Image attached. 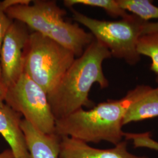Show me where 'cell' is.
<instances>
[{
	"label": "cell",
	"instance_id": "7",
	"mask_svg": "<svg viewBox=\"0 0 158 158\" xmlns=\"http://www.w3.org/2000/svg\"><path fill=\"white\" fill-rule=\"evenodd\" d=\"M23 23L14 20L6 33L0 50L1 82L7 89L23 73L24 51L30 32Z\"/></svg>",
	"mask_w": 158,
	"mask_h": 158
},
{
	"label": "cell",
	"instance_id": "21",
	"mask_svg": "<svg viewBox=\"0 0 158 158\" xmlns=\"http://www.w3.org/2000/svg\"><path fill=\"white\" fill-rule=\"evenodd\" d=\"M1 66H0V81H1Z\"/></svg>",
	"mask_w": 158,
	"mask_h": 158
},
{
	"label": "cell",
	"instance_id": "12",
	"mask_svg": "<svg viewBox=\"0 0 158 158\" xmlns=\"http://www.w3.org/2000/svg\"><path fill=\"white\" fill-rule=\"evenodd\" d=\"M118 6L125 11L142 20L148 22L152 19H158V6H154L149 0H116Z\"/></svg>",
	"mask_w": 158,
	"mask_h": 158
},
{
	"label": "cell",
	"instance_id": "17",
	"mask_svg": "<svg viewBox=\"0 0 158 158\" xmlns=\"http://www.w3.org/2000/svg\"><path fill=\"white\" fill-rule=\"evenodd\" d=\"M155 32H158V22H146L142 29L141 36Z\"/></svg>",
	"mask_w": 158,
	"mask_h": 158
},
{
	"label": "cell",
	"instance_id": "5",
	"mask_svg": "<svg viewBox=\"0 0 158 158\" xmlns=\"http://www.w3.org/2000/svg\"><path fill=\"white\" fill-rule=\"evenodd\" d=\"M72 11L74 20L89 29L95 40L106 46L112 56L123 59L130 65L140 61L137 45L146 21L133 14L118 21L99 20L74 10Z\"/></svg>",
	"mask_w": 158,
	"mask_h": 158
},
{
	"label": "cell",
	"instance_id": "15",
	"mask_svg": "<svg viewBox=\"0 0 158 158\" xmlns=\"http://www.w3.org/2000/svg\"><path fill=\"white\" fill-rule=\"evenodd\" d=\"M127 139H131L136 148L146 147L158 151V142L153 140L149 132L143 134H126Z\"/></svg>",
	"mask_w": 158,
	"mask_h": 158
},
{
	"label": "cell",
	"instance_id": "4",
	"mask_svg": "<svg viewBox=\"0 0 158 158\" xmlns=\"http://www.w3.org/2000/svg\"><path fill=\"white\" fill-rule=\"evenodd\" d=\"M72 51L36 32L29 35L24 51L23 73L45 90H52L75 59Z\"/></svg>",
	"mask_w": 158,
	"mask_h": 158
},
{
	"label": "cell",
	"instance_id": "1",
	"mask_svg": "<svg viewBox=\"0 0 158 158\" xmlns=\"http://www.w3.org/2000/svg\"><path fill=\"white\" fill-rule=\"evenodd\" d=\"M112 57L107 48L94 40L73 62L55 87L48 94V99L56 121L83 107L93 108L89 99L93 85L107 88L109 81L103 70L104 60Z\"/></svg>",
	"mask_w": 158,
	"mask_h": 158
},
{
	"label": "cell",
	"instance_id": "13",
	"mask_svg": "<svg viewBox=\"0 0 158 158\" xmlns=\"http://www.w3.org/2000/svg\"><path fill=\"white\" fill-rule=\"evenodd\" d=\"M137 51L140 55L151 58V69L158 75V32L141 36L138 40Z\"/></svg>",
	"mask_w": 158,
	"mask_h": 158
},
{
	"label": "cell",
	"instance_id": "3",
	"mask_svg": "<svg viewBox=\"0 0 158 158\" xmlns=\"http://www.w3.org/2000/svg\"><path fill=\"white\" fill-rule=\"evenodd\" d=\"M6 12L14 21L22 22L34 32L55 40L77 57L95 40L78 24L65 21L63 17L66 11L56 1L35 0L32 4L11 6Z\"/></svg>",
	"mask_w": 158,
	"mask_h": 158
},
{
	"label": "cell",
	"instance_id": "9",
	"mask_svg": "<svg viewBox=\"0 0 158 158\" xmlns=\"http://www.w3.org/2000/svg\"><path fill=\"white\" fill-rule=\"evenodd\" d=\"M21 117L19 113L6 103L0 106V134L9 145L14 158H31L21 127Z\"/></svg>",
	"mask_w": 158,
	"mask_h": 158
},
{
	"label": "cell",
	"instance_id": "14",
	"mask_svg": "<svg viewBox=\"0 0 158 158\" xmlns=\"http://www.w3.org/2000/svg\"><path fill=\"white\" fill-rule=\"evenodd\" d=\"M64 5L68 8H72L77 4L98 7L104 10L111 17L123 18L128 14L123 10L117 2L116 0H64Z\"/></svg>",
	"mask_w": 158,
	"mask_h": 158
},
{
	"label": "cell",
	"instance_id": "11",
	"mask_svg": "<svg viewBox=\"0 0 158 158\" xmlns=\"http://www.w3.org/2000/svg\"><path fill=\"white\" fill-rule=\"evenodd\" d=\"M21 127L24 133L31 158H59L61 136L40 131L23 119Z\"/></svg>",
	"mask_w": 158,
	"mask_h": 158
},
{
	"label": "cell",
	"instance_id": "8",
	"mask_svg": "<svg viewBox=\"0 0 158 158\" xmlns=\"http://www.w3.org/2000/svg\"><path fill=\"white\" fill-rule=\"evenodd\" d=\"M127 146V142L121 141L113 148L98 149L73 138L61 136L59 158H148L130 153Z\"/></svg>",
	"mask_w": 158,
	"mask_h": 158
},
{
	"label": "cell",
	"instance_id": "20",
	"mask_svg": "<svg viewBox=\"0 0 158 158\" xmlns=\"http://www.w3.org/2000/svg\"><path fill=\"white\" fill-rule=\"evenodd\" d=\"M156 81L157 82V83L158 84V75H157V77H156Z\"/></svg>",
	"mask_w": 158,
	"mask_h": 158
},
{
	"label": "cell",
	"instance_id": "16",
	"mask_svg": "<svg viewBox=\"0 0 158 158\" xmlns=\"http://www.w3.org/2000/svg\"><path fill=\"white\" fill-rule=\"evenodd\" d=\"M14 20L6 14V8L2 1H0V50L4 38Z\"/></svg>",
	"mask_w": 158,
	"mask_h": 158
},
{
	"label": "cell",
	"instance_id": "2",
	"mask_svg": "<svg viewBox=\"0 0 158 158\" xmlns=\"http://www.w3.org/2000/svg\"><path fill=\"white\" fill-rule=\"evenodd\" d=\"M131 101L129 91L120 100H109L89 110L80 108L56 120L55 133L87 143L104 141L116 145L125 136L123 119Z\"/></svg>",
	"mask_w": 158,
	"mask_h": 158
},
{
	"label": "cell",
	"instance_id": "19",
	"mask_svg": "<svg viewBox=\"0 0 158 158\" xmlns=\"http://www.w3.org/2000/svg\"><path fill=\"white\" fill-rule=\"evenodd\" d=\"M0 158H14L11 151L7 149L0 153Z\"/></svg>",
	"mask_w": 158,
	"mask_h": 158
},
{
	"label": "cell",
	"instance_id": "18",
	"mask_svg": "<svg viewBox=\"0 0 158 158\" xmlns=\"http://www.w3.org/2000/svg\"><path fill=\"white\" fill-rule=\"evenodd\" d=\"M6 87L0 81V106H2L5 104L4 99L6 96Z\"/></svg>",
	"mask_w": 158,
	"mask_h": 158
},
{
	"label": "cell",
	"instance_id": "6",
	"mask_svg": "<svg viewBox=\"0 0 158 158\" xmlns=\"http://www.w3.org/2000/svg\"><path fill=\"white\" fill-rule=\"evenodd\" d=\"M4 102L45 134L55 133V118L45 90L23 73L6 89Z\"/></svg>",
	"mask_w": 158,
	"mask_h": 158
},
{
	"label": "cell",
	"instance_id": "10",
	"mask_svg": "<svg viewBox=\"0 0 158 158\" xmlns=\"http://www.w3.org/2000/svg\"><path fill=\"white\" fill-rule=\"evenodd\" d=\"M131 101L123 119V125L158 117V87L138 85L130 91Z\"/></svg>",
	"mask_w": 158,
	"mask_h": 158
}]
</instances>
